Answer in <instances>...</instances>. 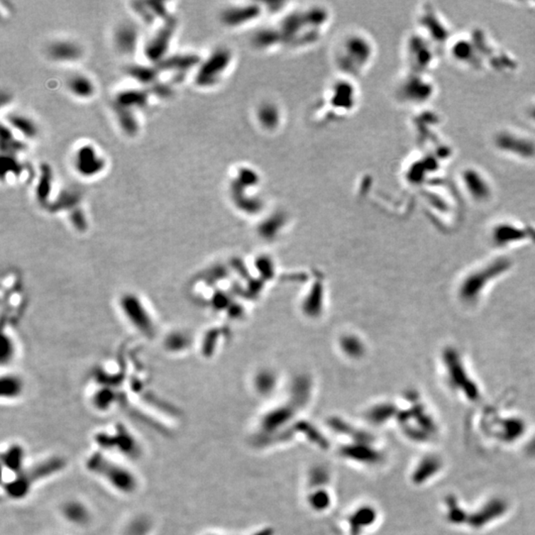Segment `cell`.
I'll return each mask as SVG.
<instances>
[{"label": "cell", "mask_w": 535, "mask_h": 535, "mask_svg": "<svg viewBox=\"0 0 535 535\" xmlns=\"http://www.w3.org/2000/svg\"><path fill=\"white\" fill-rule=\"evenodd\" d=\"M87 467L89 471L101 475L119 491L131 492L136 487V479L128 470L109 461L101 453H94L89 457L87 462Z\"/></svg>", "instance_id": "obj_1"}, {"label": "cell", "mask_w": 535, "mask_h": 535, "mask_svg": "<svg viewBox=\"0 0 535 535\" xmlns=\"http://www.w3.org/2000/svg\"><path fill=\"white\" fill-rule=\"evenodd\" d=\"M64 465L62 459L52 458L36 465L33 468L23 471V473L20 474L13 482L7 485V494H9V496L12 497L25 496L29 492L30 487H32L34 482L40 481V480L48 477L49 475L56 473L62 468Z\"/></svg>", "instance_id": "obj_2"}, {"label": "cell", "mask_w": 535, "mask_h": 535, "mask_svg": "<svg viewBox=\"0 0 535 535\" xmlns=\"http://www.w3.org/2000/svg\"><path fill=\"white\" fill-rule=\"evenodd\" d=\"M96 441L99 446L106 449H116L120 453L137 458L141 454L138 442L133 435L130 434L124 427H117L114 435L99 434L96 436Z\"/></svg>", "instance_id": "obj_3"}, {"label": "cell", "mask_w": 535, "mask_h": 535, "mask_svg": "<svg viewBox=\"0 0 535 535\" xmlns=\"http://www.w3.org/2000/svg\"><path fill=\"white\" fill-rule=\"evenodd\" d=\"M104 159L99 156L94 147L87 145L77 150L75 156V167L81 176L94 177L106 167Z\"/></svg>", "instance_id": "obj_4"}, {"label": "cell", "mask_w": 535, "mask_h": 535, "mask_svg": "<svg viewBox=\"0 0 535 535\" xmlns=\"http://www.w3.org/2000/svg\"><path fill=\"white\" fill-rule=\"evenodd\" d=\"M175 24L176 23L174 21H170L169 23L165 24V26L160 29L158 33L155 35L147 45L146 55L152 61H158L164 57L165 52L167 51L170 42H171Z\"/></svg>", "instance_id": "obj_5"}, {"label": "cell", "mask_w": 535, "mask_h": 535, "mask_svg": "<svg viewBox=\"0 0 535 535\" xmlns=\"http://www.w3.org/2000/svg\"><path fill=\"white\" fill-rule=\"evenodd\" d=\"M48 55L56 62H76L82 56V49L75 42L69 40L53 42L48 48Z\"/></svg>", "instance_id": "obj_6"}, {"label": "cell", "mask_w": 535, "mask_h": 535, "mask_svg": "<svg viewBox=\"0 0 535 535\" xmlns=\"http://www.w3.org/2000/svg\"><path fill=\"white\" fill-rule=\"evenodd\" d=\"M70 94L77 99H89L96 94L94 82L84 75L77 74L70 77L67 82Z\"/></svg>", "instance_id": "obj_7"}, {"label": "cell", "mask_w": 535, "mask_h": 535, "mask_svg": "<svg viewBox=\"0 0 535 535\" xmlns=\"http://www.w3.org/2000/svg\"><path fill=\"white\" fill-rule=\"evenodd\" d=\"M115 32L116 33H115L114 41L117 49L124 54L132 53L134 49H136L137 39H138V35L133 25H121Z\"/></svg>", "instance_id": "obj_8"}, {"label": "cell", "mask_w": 535, "mask_h": 535, "mask_svg": "<svg viewBox=\"0 0 535 535\" xmlns=\"http://www.w3.org/2000/svg\"><path fill=\"white\" fill-rule=\"evenodd\" d=\"M9 121L10 126L18 130L25 137L34 138L38 134V128H37V125L34 123L33 120L30 119L29 117L24 116V115H11L9 117Z\"/></svg>", "instance_id": "obj_9"}, {"label": "cell", "mask_w": 535, "mask_h": 535, "mask_svg": "<svg viewBox=\"0 0 535 535\" xmlns=\"http://www.w3.org/2000/svg\"><path fill=\"white\" fill-rule=\"evenodd\" d=\"M196 62L194 56H176L162 62V64H160V67L165 70L184 71V69L191 67V65Z\"/></svg>", "instance_id": "obj_10"}, {"label": "cell", "mask_w": 535, "mask_h": 535, "mask_svg": "<svg viewBox=\"0 0 535 535\" xmlns=\"http://www.w3.org/2000/svg\"><path fill=\"white\" fill-rule=\"evenodd\" d=\"M22 458H23V451L16 446L7 451L4 461L6 462L9 469L15 470L19 468L20 464L22 463Z\"/></svg>", "instance_id": "obj_11"}, {"label": "cell", "mask_w": 535, "mask_h": 535, "mask_svg": "<svg viewBox=\"0 0 535 535\" xmlns=\"http://www.w3.org/2000/svg\"><path fill=\"white\" fill-rule=\"evenodd\" d=\"M130 74L133 76L135 79L141 82H150L153 81L156 77V72H152V70L143 67H134L130 70Z\"/></svg>", "instance_id": "obj_12"}]
</instances>
